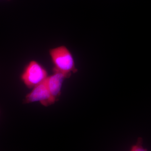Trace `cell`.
Listing matches in <instances>:
<instances>
[{"instance_id": "obj_5", "label": "cell", "mask_w": 151, "mask_h": 151, "mask_svg": "<svg viewBox=\"0 0 151 151\" xmlns=\"http://www.w3.org/2000/svg\"><path fill=\"white\" fill-rule=\"evenodd\" d=\"M143 140L142 137L138 138L136 144L131 146L130 149L131 151H147L148 149L144 147L143 145Z\"/></svg>"}, {"instance_id": "obj_3", "label": "cell", "mask_w": 151, "mask_h": 151, "mask_svg": "<svg viewBox=\"0 0 151 151\" xmlns=\"http://www.w3.org/2000/svg\"><path fill=\"white\" fill-rule=\"evenodd\" d=\"M56 101L50 94L45 79L33 87L31 92L26 95L24 99L25 103L39 102L46 107L52 105Z\"/></svg>"}, {"instance_id": "obj_1", "label": "cell", "mask_w": 151, "mask_h": 151, "mask_svg": "<svg viewBox=\"0 0 151 151\" xmlns=\"http://www.w3.org/2000/svg\"><path fill=\"white\" fill-rule=\"evenodd\" d=\"M49 54L54 65L53 71L62 73L67 78L77 72L73 55L66 47L62 45L51 49Z\"/></svg>"}, {"instance_id": "obj_6", "label": "cell", "mask_w": 151, "mask_h": 151, "mask_svg": "<svg viewBox=\"0 0 151 151\" xmlns=\"http://www.w3.org/2000/svg\"><path fill=\"white\" fill-rule=\"evenodd\" d=\"M7 1H10V0H7Z\"/></svg>"}, {"instance_id": "obj_2", "label": "cell", "mask_w": 151, "mask_h": 151, "mask_svg": "<svg viewBox=\"0 0 151 151\" xmlns=\"http://www.w3.org/2000/svg\"><path fill=\"white\" fill-rule=\"evenodd\" d=\"M48 76L47 71L39 63L32 60L25 68L21 79L29 88H33L43 82Z\"/></svg>"}, {"instance_id": "obj_4", "label": "cell", "mask_w": 151, "mask_h": 151, "mask_svg": "<svg viewBox=\"0 0 151 151\" xmlns=\"http://www.w3.org/2000/svg\"><path fill=\"white\" fill-rule=\"evenodd\" d=\"M66 78V76L62 73L54 71L53 74L48 76L45 79L50 94L56 101L60 95L63 84Z\"/></svg>"}]
</instances>
